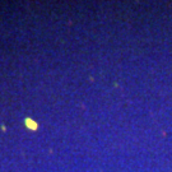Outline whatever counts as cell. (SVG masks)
Masks as SVG:
<instances>
[{"label": "cell", "mask_w": 172, "mask_h": 172, "mask_svg": "<svg viewBox=\"0 0 172 172\" xmlns=\"http://www.w3.org/2000/svg\"><path fill=\"white\" fill-rule=\"evenodd\" d=\"M26 125H27L28 128H31V129H33V130H35V129L37 128V125H36V124H35V122H33L32 120H30V119H27V120H26Z\"/></svg>", "instance_id": "6da1fadb"}]
</instances>
